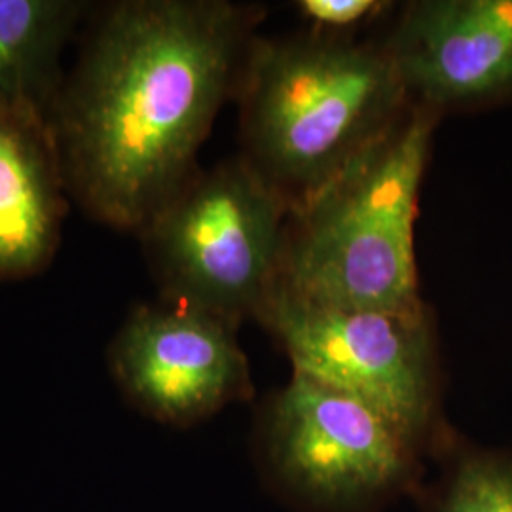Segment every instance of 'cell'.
I'll return each mask as SVG.
<instances>
[{"label": "cell", "instance_id": "277c9868", "mask_svg": "<svg viewBox=\"0 0 512 512\" xmlns=\"http://www.w3.org/2000/svg\"><path fill=\"white\" fill-rule=\"evenodd\" d=\"M291 205L241 156L198 169L137 234L160 298L234 325L281 283Z\"/></svg>", "mask_w": 512, "mask_h": 512}, {"label": "cell", "instance_id": "30bf717a", "mask_svg": "<svg viewBox=\"0 0 512 512\" xmlns=\"http://www.w3.org/2000/svg\"><path fill=\"white\" fill-rule=\"evenodd\" d=\"M86 12L80 0H0V103L50 112L65 78L61 57Z\"/></svg>", "mask_w": 512, "mask_h": 512}, {"label": "cell", "instance_id": "5b68a950", "mask_svg": "<svg viewBox=\"0 0 512 512\" xmlns=\"http://www.w3.org/2000/svg\"><path fill=\"white\" fill-rule=\"evenodd\" d=\"M266 488L300 512H382L418 494L423 452L366 404L293 372L256 414Z\"/></svg>", "mask_w": 512, "mask_h": 512}, {"label": "cell", "instance_id": "8992f818", "mask_svg": "<svg viewBox=\"0 0 512 512\" xmlns=\"http://www.w3.org/2000/svg\"><path fill=\"white\" fill-rule=\"evenodd\" d=\"M293 372L361 401L423 454L456 433L442 416V372L431 311L340 310L277 291L258 319Z\"/></svg>", "mask_w": 512, "mask_h": 512}, {"label": "cell", "instance_id": "6da1fadb", "mask_svg": "<svg viewBox=\"0 0 512 512\" xmlns=\"http://www.w3.org/2000/svg\"><path fill=\"white\" fill-rule=\"evenodd\" d=\"M260 18L228 0H116L95 10L48 112L69 196L139 234L200 169Z\"/></svg>", "mask_w": 512, "mask_h": 512}, {"label": "cell", "instance_id": "9c48e42d", "mask_svg": "<svg viewBox=\"0 0 512 512\" xmlns=\"http://www.w3.org/2000/svg\"><path fill=\"white\" fill-rule=\"evenodd\" d=\"M71 203L48 112L0 103V283L52 266Z\"/></svg>", "mask_w": 512, "mask_h": 512}, {"label": "cell", "instance_id": "ba28073f", "mask_svg": "<svg viewBox=\"0 0 512 512\" xmlns=\"http://www.w3.org/2000/svg\"><path fill=\"white\" fill-rule=\"evenodd\" d=\"M412 103L439 112L512 97V0H420L384 40Z\"/></svg>", "mask_w": 512, "mask_h": 512}, {"label": "cell", "instance_id": "7a4b0ae2", "mask_svg": "<svg viewBox=\"0 0 512 512\" xmlns=\"http://www.w3.org/2000/svg\"><path fill=\"white\" fill-rule=\"evenodd\" d=\"M241 158L298 213L410 107L382 44L253 38L239 76Z\"/></svg>", "mask_w": 512, "mask_h": 512}, {"label": "cell", "instance_id": "7c38bea8", "mask_svg": "<svg viewBox=\"0 0 512 512\" xmlns=\"http://www.w3.org/2000/svg\"><path fill=\"white\" fill-rule=\"evenodd\" d=\"M296 6L317 27V33L344 37L346 31L376 18L389 4L378 0H300Z\"/></svg>", "mask_w": 512, "mask_h": 512}, {"label": "cell", "instance_id": "52a82bcc", "mask_svg": "<svg viewBox=\"0 0 512 512\" xmlns=\"http://www.w3.org/2000/svg\"><path fill=\"white\" fill-rule=\"evenodd\" d=\"M112 378L145 416L190 427L255 393L238 325L158 300L129 311L110 342Z\"/></svg>", "mask_w": 512, "mask_h": 512}, {"label": "cell", "instance_id": "3957f363", "mask_svg": "<svg viewBox=\"0 0 512 512\" xmlns=\"http://www.w3.org/2000/svg\"><path fill=\"white\" fill-rule=\"evenodd\" d=\"M439 120L410 103L378 143L291 215L277 291L340 310H427L414 239Z\"/></svg>", "mask_w": 512, "mask_h": 512}, {"label": "cell", "instance_id": "8fae6325", "mask_svg": "<svg viewBox=\"0 0 512 512\" xmlns=\"http://www.w3.org/2000/svg\"><path fill=\"white\" fill-rule=\"evenodd\" d=\"M435 458L442 473L425 494L423 512H512V448L454 437Z\"/></svg>", "mask_w": 512, "mask_h": 512}]
</instances>
